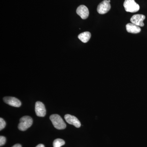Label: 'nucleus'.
<instances>
[{
    "label": "nucleus",
    "instance_id": "1",
    "mask_svg": "<svg viewBox=\"0 0 147 147\" xmlns=\"http://www.w3.org/2000/svg\"><path fill=\"white\" fill-rule=\"evenodd\" d=\"M50 119L53 125L58 129H63L66 128V125L63 119L57 114H54L50 116Z\"/></svg>",
    "mask_w": 147,
    "mask_h": 147
},
{
    "label": "nucleus",
    "instance_id": "2",
    "mask_svg": "<svg viewBox=\"0 0 147 147\" xmlns=\"http://www.w3.org/2000/svg\"><path fill=\"white\" fill-rule=\"evenodd\" d=\"M33 120L29 116H24L20 119V123L18 125V129L21 131H26L32 126Z\"/></svg>",
    "mask_w": 147,
    "mask_h": 147
},
{
    "label": "nucleus",
    "instance_id": "3",
    "mask_svg": "<svg viewBox=\"0 0 147 147\" xmlns=\"http://www.w3.org/2000/svg\"><path fill=\"white\" fill-rule=\"evenodd\" d=\"M123 6L126 11L131 13L137 12L140 9V6L134 0H125Z\"/></svg>",
    "mask_w": 147,
    "mask_h": 147
},
{
    "label": "nucleus",
    "instance_id": "4",
    "mask_svg": "<svg viewBox=\"0 0 147 147\" xmlns=\"http://www.w3.org/2000/svg\"><path fill=\"white\" fill-rule=\"evenodd\" d=\"M110 0H104L98 6L97 11L101 14H105L110 11L111 8Z\"/></svg>",
    "mask_w": 147,
    "mask_h": 147
},
{
    "label": "nucleus",
    "instance_id": "5",
    "mask_svg": "<svg viewBox=\"0 0 147 147\" xmlns=\"http://www.w3.org/2000/svg\"><path fill=\"white\" fill-rule=\"evenodd\" d=\"M35 113L36 115L39 117H44L46 115L45 105L40 101H37L35 103Z\"/></svg>",
    "mask_w": 147,
    "mask_h": 147
},
{
    "label": "nucleus",
    "instance_id": "6",
    "mask_svg": "<svg viewBox=\"0 0 147 147\" xmlns=\"http://www.w3.org/2000/svg\"><path fill=\"white\" fill-rule=\"evenodd\" d=\"M146 16L142 14H136L133 15L130 19V21L132 24H135L139 27H143L144 26V21Z\"/></svg>",
    "mask_w": 147,
    "mask_h": 147
},
{
    "label": "nucleus",
    "instance_id": "7",
    "mask_svg": "<svg viewBox=\"0 0 147 147\" xmlns=\"http://www.w3.org/2000/svg\"><path fill=\"white\" fill-rule=\"evenodd\" d=\"M64 118L67 122L69 124L72 125L77 128L81 127V123L80 121L75 116L67 114L65 116Z\"/></svg>",
    "mask_w": 147,
    "mask_h": 147
},
{
    "label": "nucleus",
    "instance_id": "8",
    "mask_svg": "<svg viewBox=\"0 0 147 147\" xmlns=\"http://www.w3.org/2000/svg\"><path fill=\"white\" fill-rule=\"evenodd\" d=\"M3 100L7 104L15 107H20L21 106V101L15 97L7 96L3 98Z\"/></svg>",
    "mask_w": 147,
    "mask_h": 147
},
{
    "label": "nucleus",
    "instance_id": "9",
    "mask_svg": "<svg viewBox=\"0 0 147 147\" xmlns=\"http://www.w3.org/2000/svg\"><path fill=\"white\" fill-rule=\"evenodd\" d=\"M76 13L83 19H86L89 15L88 9L84 5L79 6L76 9Z\"/></svg>",
    "mask_w": 147,
    "mask_h": 147
},
{
    "label": "nucleus",
    "instance_id": "10",
    "mask_svg": "<svg viewBox=\"0 0 147 147\" xmlns=\"http://www.w3.org/2000/svg\"><path fill=\"white\" fill-rule=\"evenodd\" d=\"M126 28L127 32L130 33H139L141 31V29L140 27L132 23H129L127 24Z\"/></svg>",
    "mask_w": 147,
    "mask_h": 147
},
{
    "label": "nucleus",
    "instance_id": "11",
    "mask_svg": "<svg viewBox=\"0 0 147 147\" xmlns=\"http://www.w3.org/2000/svg\"><path fill=\"white\" fill-rule=\"evenodd\" d=\"M91 34L90 33L88 32H84L80 34L78 36V38L81 40L82 42L86 43L89 40L90 38Z\"/></svg>",
    "mask_w": 147,
    "mask_h": 147
},
{
    "label": "nucleus",
    "instance_id": "12",
    "mask_svg": "<svg viewBox=\"0 0 147 147\" xmlns=\"http://www.w3.org/2000/svg\"><path fill=\"white\" fill-rule=\"evenodd\" d=\"M65 144V142L63 139H55L53 142V147H61Z\"/></svg>",
    "mask_w": 147,
    "mask_h": 147
},
{
    "label": "nucleus",
    "instance_id": "13",
    "mask_svg": "<svg viewBox=\"0 0 147 147\" xmlns=\"http://www.w3.org/2000/svg\"><path fill=\"white\" fill-rule=\"evenodd\" d=\"M6 125L5 121L3 119L1 118H0V130H2L3 129L5 128Z\"/></svg>",
    "mask_w": 147,
    "mask_h": 147
},
{
    "label": "nucleus",
    "instance_id": "14",
    "mask_svg": "<svg viewBox=\"0 0 147 147\" xmlns=\"http://www.w3.org/2000/svg\"><path fill=\"white\" fill-rule=\"evenodd\" d=\"M6 143V138L5 137L3 136H1L0 137V146H3Z\"/></svg>",
    "mask_w": 147,
    "mask_h": 147
},
{
    "label": "nucleus",
    "instance_id": "15",
    "mask_svg": "<svg viewBox=\"0 0 147 147\" xmlns=\"http://www.w3.org/2000/svg\"><path fill=\"white\" fill-rule=\"evenodd\" d=\"M12 147H22V146L20 144H16L14 145Z\"/></svg>",
    "mask_w": 147,
    "mask_h": 147
},
{
    "label": "nucleus",
    "instance_id": "16",
    "mask_svg": "<svg viewBox=\"0 0 147 147\" xmlns=\"http://www.w3.org/2000/svg\"><path fill=\"white\" fill-rule=\"evenodd\" d=\"M36 147H45V146H44V145L42 144H40L37 145Z\"/></svg>",
    "mask_w": 147,
    "mask_h": 147
}]
</instances>
